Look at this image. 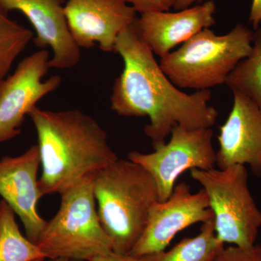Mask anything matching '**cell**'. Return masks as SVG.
Wrapping results in <instances>:
<instances>
[{"label": "cell", "instance_id": "obj_16", "mask_svg": "<svg viewBox=\"0 0 261 261\" xmlns=\"http://www.w3.org/2000/svg\"><path fill=\"white\" fill-rule=\"evenodd\" d=\"M0 204V261L45 260L47 257L37 244L20 232L14 211L4 200Z\"/></svg>", "mask_w": 261, "mask_h": 261}, {"label": "cell", "instance_id": "obj_11", "mask_svg": "<svg viewBox=\"0 0 261 261\" xmlns=\"http://www.w3.org/2000/svg\"><path fill=\"white\" fill-rule=\"evenodd\" d=\"M40 166L37 145L20 155L0 161V196L21 220L27 238L36 244L47 224L37 207L42 197L37 179Z\"/></svg>", "mask_w": 261, "mask_h": 261}, {"label": "cell", "instance_id": "obj_8", "mask_svg": "<svg viewBox=\"0 0 261 261\" xmlns=\"http://www.w3.org/2000/svg\"><path fill=\"white\" fill-rule=\"evenodd\" d=\"M49 51L41 49L24 58L14 73L0 82V142L20 135L25 116L61 85L58 75L43 80L49 69Z\"/></svg>", "mask_w": 261, "mask_h": 261}, {"label": "cell", "instance_id": "obj_10", "mask_svg": "<svg viewBox=\"0 0 261 261\" xmlns=\"http://www.w3.org/2000/svg\"><path fill=\"white\" fill-rule=\"evenodd\" d=\"M64 13L79 47L106 53L114 51L117 38L137 18L126 0H68Z\"/></svg>", "mask_w": 261, "mask_h": 261}, {"label": "cell", "instance_id": "obj_21", "mask_svg": "<svg viewBox=\"0 0 261 261\" xmlns=\"http://www.w3.org/2000/svg\"><path fill=\"white\" fill-rule=\"evenodd\" d=\"M89 261H149L146 257H138L132 255H122L113 252L107 255H101Z\"/></svg>", "mask_w": 261, "mask_h": 261}, {"label": "cell", "instance_id": "obj_4", "mask_svg": "<svg viewBox=\"0 0 261 261\" xmlns=\"http://www.w3.org/2000/svg\"><path fill=\"white\" fill-rule=\"evenodd\" d=\"M253 38L254 33L242 23L224 35L205 29L161 58L160 66L178 88H213L226 83L235 67L250 55Z\"/></svg>", "mask_w": 261, "mask_h": 261}, {"label": "cell", "instance_id": "obj_9", "mask_svg": "<svg viewBox=\"0 0 261 261\" xmlns=\"http://www.w3.org/2000/svg\"><path fill=\"white\" fill-rule=\"evenodd\" d=\"M211 219L214 213L203 189L192 193L190 185L181 182L167 200L151 207L143 233L128 255L144 257L163 251L182 230Z\"/></svg>", "mask_w": 261, "mask_h": 261}, {"label": "cell", "instance_id": "obj_13", "mask_svg": "<svg viewBox=\"0 0 261 261\" xmlns=\"http://www.w3.org/2000/svg\"><path fill=\"white\" fill-rule=\"evenodd\" d=\"M232 92L233 107L219 127L216 165L221 169L247 165L261 178V110L250 98Z\"/></svg>", "mask_w": 261, "mask_h": 261}, {"label": "cell", "instance_id": "obj_7", "mask_svg": "<svg viewBox=\"0 0 261 261\" xmlns=\"http://www.w3.org/2000/svg\"><path fill=\"white\" fill-rule=\"evenodd\" d=\"M170 135L168 143L154 146L151 153L132 151L128 154L129 161L145 168L154 178L161 202L169 198L182 173L194 168L212 169L216 165L211 128L187 129L178 125Z\"/></svg>", "mask_w": 261, "mask_h": 261}, {"label": "cell", "instance_id": "obj_14", "mask_svg": "<svg viewBox=\"0 0 261 261\" xmlns=\"http://www.w3.org/2000/svg\"><path fill=\"white\" fill-rule=\"evenodd\" d=\"M213 0L174 13L154 12L141 15L137 27L154 55L167 56L175 47L216 23Z\"/></svg>", "mask_w": 261, "mask_h": 261}, {"label": "cell", "instance_id": "obj_12", "mask_svg": "<svg viewBox=\"0 0 261 261\" xmlns=\"http://www.w3.org/2000/svg\"><path fill=\"white\" fill-rule=\"evenodd\" d=\"M0 9L23 13L37 36L34 43L38 47H49L53 58L49 68L69 69L81 61V48L72 37L61 0H0Z\"/></svg>", "mask_w": 261, "mask_h": 261}, {"label": "cell", "instance_id": "obj_20", "mask_svg": "<svg viewBox=\"0 0 261 261\" xmlns=\"http://www.w3.org/2000/svg\"><path fill=\"white\" fill-rule=\"evenodd\" d=\"M137 13L141 15L154 12L169 11L173 8L176 0H126Z\"/></svg>", "mask_w": 261, "mask_h": 261}, {"label": "cell", "instance_id": "obj_5", "mask_svg": "<svg viewBox=\"0 0 261 261\" xmlns=\"http://www.w3.org/2000/svg\"><path fill=\"white\" fill-rule=\"evenodd\" d=\"M93 177L61 194L59 210L47 221L37 243L47 258L89 261L113 252L98 215Z\"/></svg>", "mask_w": 261, "mask_h": 261}, {"label": "cell", "instance_id": "obj_15", "mask_svg": "<svg viewBox=\"0 0 261 261\" xmlns=\"http://www.w3.org/2000/svg\"><path fill=\"white\" fill-rule=\"evenodd\" d=\"M224 247L216 238L214 219L202 223L193 238H185L171 250L146 256L149 261H214Z\"/></svg>", "mask_w": 261, "mask_h": 261}, {"label": "cell", "instance_id": "obj_25", "mask_svg": "<svg viewBox=\"0 0 261 261\" xmlns=\"http://www.w3.org/2000/svg\"><path fill=\"white\" fill-rule=\"evenodd\" d=\"M0 210H1V204H0Z\"/></svg>", "mask_w": 261, "mask_h": 261}, {"label": "cell", "instance_id": "obj_1", "mask_svg": "<svg viewBox=\"0 0 261 261\" xmlns=\"http://www.w3.org/2000/svg\"><path fill=\"white\" fill-rule=\"evenodd\" d=\"M114 53L121 56L124 67L113 84L111 109L120 116L148 117L144 132L152 147L165 143L178 125L197 129L216 123L219 113L208 104L211 91L186 94L175 86L141 35L137 20L117 38Z\"/></svg>", "mask_w": 261, "mask_h": 261}, {"label": "cell", "instance_id": "obj_23", "mask_svg": "<svg viewBox=\"0 0 261 261\" xmlns=\"http://www.w3.org/2000/svg\"><path fill=\"white\" fill-rule=\"evenodd\" d=\"M203 1L204 0H176V3H175L173 8L176 10L187 9L195 3H202Z\"/></svg>", "mask_w": 261, "mask_h": 261}, {"label": "cell", "instance_id": "obj_24", "mask_svg": "<svg viewBox=\"0 0 261 261\" xmlns=\"http://www.w3.org/2000/svg\"><path fill=\"white\" fill-rule=\"evenodd\" d=\"M44 260H37L35 261H44ZM49 261H69L68 260H66V259H63V258H57V259H49Z\"/></svg>", "mask_w": 261, "mask_h": 261}, {"label": "cell", "instance_id": "obj_17", "mask_svg": "<svg viewBox=\"0 0 261 261\" xmlns=\"http://www.w3.org/2000/svg\"><path fill=\"white\" fill-rule=\"evenodd\" d=\"M225 84L232 92L250 98L261 110V25L254 33L250 55L238 63Z\"/></svg>", "mask_w": 261, "mask_h": 261}, {"label": "cell", "instance_id": "obj_19", "mask_svg": "<svg viewBox=\"0 0 261 261\" xmlns=\"http://www.w3.org/2000/svg\"><path fill=\"white\" fill-rule=\"evenodd\" d=\"M214 261H261V245L243 248L231 245L223 247Z\"/></svg>", "mask_w": 261, "mask_h": 261}, {"label": "cell", "instance_id": "obj_2", "mask_svg": "<svg viewBox=\"0 0 261 261\" xmlns=\"http://www.w3.org/2000/svg\"><path fill=\"white\" fill-rule=\"evenodd\" d=\"M28 116L37 130L42 197L61 195L118 159L107 132L80 110L51 111L36 106Z\"/></svg>", "mask_w": 261, "mask_h": 261}, {"label": "cell", "instance_id": "obj_3", "mask_svg": "<svg viewBox=\"0 0 261 261\" xmlns=\"http://www.w3.org/2000/svg\"><path fill=\"white\" fill-rule=\"evenodd\" d=\"M99 220L113 251L126 255L143 233L151 207L159 202L150 173L129 160H120L94 174Z\"/></svg>", "mask_w": 261, "mask_h": 261}, {"label": "cell", "instance_id": "obj_6", "mask_svg": "<svg viewBox=\"0 0 261 261\" xmlns=\"http://www.w3.org/2000/svg\"><path fill=\"white\" fill-rule=\"evenodd\" d=\"M202 185L214 213L216 238L221 243L247 248L256 244L261 228V211L249 190L246 167L190 170Z\"/></svg>", "mask_w": 261, "mask_h": 261}, {"label": "cell", "instance_id": "obj_22", "mask_svg": "<svg viewBox=\"0 0 261 261\" xmlns=\"http://www.w3.org/2000/svg\"><path fill=\"white\" fill-rule=\"evenodd\" d=\"M249 21L255 29L261 25V0H252Z\"/></svg>", "mask_w": 261, "mask_h": 261}, {"label": "cell", "instance_id": "obj_18", "mask_svg": "<svg viewBox=\"0 0 261 261\" xmlns=\"http://www.w3.org/2000/svg\"><path fill=\"white\" fill-rule=\"evenodd\" d=\"M32 39V31L12 20L0 9V82L8 76L15 60Z\"/></svg>", "mask_w": 261, "mask_h": 261}]
</instances>
